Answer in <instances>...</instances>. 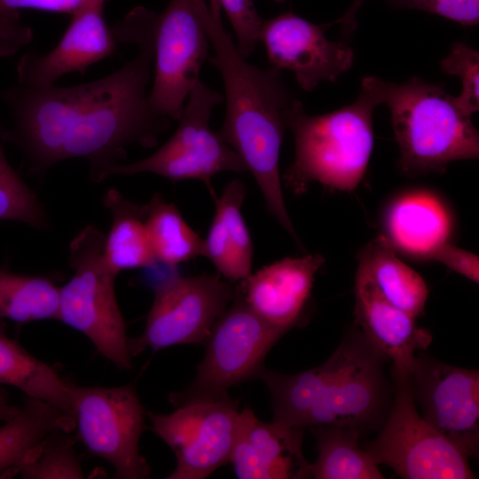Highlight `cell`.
I'll list each match as a JSON object with an SVG mask.
<instances>
[{"mask_svg": "<svg viewBox=\"0 0 479 479\" xmlns=\"http://www.w3.org/2000/svg\"><path fill=\"white\" fill-rule=\"evenodd\" d=\"M381 105L373 76H365L357 99L320 115L308 114L298 99L287 117L295 155L286 170L285 185L295 194L318 182L350 192L362 180L373 147V114Z\"/></svg>", "mask_w": 479, "mask_h": 479, "instance_id": "obj_3", "label": "cell"}, {"mask_svg": "<svg viewBox=\"0 0 479 479\" xmlns=\"http://www.w3.org/2000/svg\"><path fill=\"white\" fill-rule=\"evenodd\" d=\"M389 3L398 9L436 14L464 27L479 23V0H389Z\"/></svg>", "mask_w": 479, "mask_h": 479, "instance_id": "obj_34", "label": "cell"}, {"mask_svg": "<svg viewBox=\"0 0 479 479\" xmlns=\"http://www.w3.org/2000/svg\"><path fill=\"white\" fill-rule=\"evenodd\" d=\"M426 258L442 263L473 282L479 281L478 255L452 246L447 241L431 251Z\"/></svg>", "mask_w": 479, "mask_h": 479, "instance_id": "obj_36", "label": "cell"}, {"mask_svg": "<svg viewBox=\"0 0 479 479\" xmlns=\"http://www.w3.org/2000/svg\"><path fill=\"white\" fill-rule=\"evenodd\" d=\"M317 440L318 458L310 465V478L382 479L379 465L358 444L360 435L349 428L310 427Z\"/></svg>", "mask_w": 479, "mask_h": 479, "instance_id": "obj_27", "label": "cell"}, {"mask_svg": "<svg viewBox=\"0 0 479 479\" xmlns=\"http://www.w3.org/2000/svg\"><path fill=\"white\" fill-rule=\"evenodd\" d=\"M20 406L9 404H0V421H5L13 417L19 412Z\"/></svg>", "mask_w": 479, "mask_h": 479, "instance_id": "obj_39", "label": "cell"}, {"mask_svg": "<svg viewBox=\"0 0 479 479\" xmlns=\"http://www.w3.org/2000/svg\"><path fill=\"white\" fill-rule=\"evenodd\" d=\"M356 322L365 337L393 362L392 367L411 373L415 351L425 349L432 334L416 325L415 318L383 299L359 270L355 279Z\"/></svg>", "mask_w": 479, "mask_h": 479, "instance_id": "obj_19", "label": "cell"}, {"mask_svg": "<svg viewBox=\"0 0 479 479\" xmlns=\"http://www.w3.org/2000/svg\"><path fill=\"white\" fill-rule=\"evenodd\" d=\"M106 235L84 226L69 244L71 279L59 288L58 320L84 334L117 368L130 370L126 324L119 308L114 280L105 253Z\"/></svg>", "mask_w": 479, "mask_h": 479, "instance_id": "obj_5", "label": "cell"}, {"mask_svg": "<svg viewBox=\"0 0 479 479\" xmlns=\"http://www.w3.org/2000/svg\"><path fill=\"white\" fill-rule=\"evenodd\" d=\"M324 263L319 254L287 257L251 273L237 289L258 316L287 333L302 312Z\"/></svg>", "mask_w": 479, "mask_h": 479, "instance_id": "obj_18", "label": "cell"}, {"mask_svg": "<svg viewBox=\"0 0 479 479\" xmlns=\"http://www.w3.org/2000/svg\"><path fill=\"white\" fill-rule=\"evenodd\" d=\"M246 188L235 179L216 200V214L205 240L206 257L230 281H241L251 274L253 246L241 214Z\"/></svg>", "mask_w": 479, "mask_h": 479, "instance_id": "obj_20", "label": "cell"}, {"mask_svg": "<svg viewBox=\"0 0 479 479\" xmlns=\"http://www.w3.org/2000/svg\"><path fill=\"white\" fill-rule=\"evenodd\" d=\"M208 55V39L193 0H170L155 24V71L148 100L156 114L179 119Z\"/></svg>", "mask_w": 479, "mask_h": 479, "instance_id": "obj_13", "label": "cell"}, {"mask_svg": "<svg viewBox=\"0 0 479 479\" xmlns=\"http://www.w3.org/2000/svg\"><path fill=\"white\" fill-rule=\"evenodd\" d=\"M9 401V396L8 393L5 391V389L0 386V404H6Z\"/></svg>", "mask_w": 479, "mask_h": 479, "instance_id": "obj_40", "label": "cell"}, {"mask_svg": "<svg viewBox=\"0 0 479 479\" xmlns=\"http://www.w3.org/2000/svg\"><path fill=\"white\" fill-rule=\"evenodd\" d=\"M394 399L377 437L364 448L404 479H473L468 457L418 412L410 373L391 367Z\"/></svg>", "mask_w": 479, "mask_h": 479, "instance_id": "obj_7", "label": "cell"}, {"mask_svg": "<svg viewBox=\"0 0 479 479\" xmlns=\"http://www.w3.org/2000/svg\"><path fill=\"white\" fill-rule=\"evenodd\" d=\"M96 1L99 0H0V20L20 21L22 9L73 15Z\"/></svg>", "mask_w": 479, "mask_h": 479, "instance_id": "obj_35", "label": "cell"}, {"mask_svg": "<svg viewBox=\"0 0 479 479\" xmlns=\"http://www.w3.org/2000/svg\"><path fill=\"white\" fill-rule=\"evenodd\" d=\"M151 430L174 452L168 479H203L231 462L240 411L229 396L177 407L169 414L147 412Z\"/></svg>", "mask_w": 479, "mask_h": 479, "instance_id": "obj_12", "label": "cell"}, {"mask_svg": "<svg viewBox=\"0 0 479 479\" xmlns=\"http://www.w3.org/2000/svg\"><path fill=\"white\" fill-rule=\"evenodd\" d=\"M33 39V30L20 21L0 20V57L14 54Z\"/></svg>", "mask_w": 479, "mask_h": 479, "instance_id": "obj_37", "label": "cell"}, {"mask_svg": "<svg viewBox=\"0 0 479 479\" xmlns=\"http://www.w3.org/2000/svg\"><path fill=\"white\" fill-rule=\"evenodd\" d=\"M157 13L137 7L119 23L122 43L138 46L137 55L117 71L93 82L70 86L4 90L12 127L2 138L25 154L30 174L38 177L59 162L82 158L94 183L126 156V147L152 148L169 128V119L156 114L146 86L154 59Z\"/></svg>", "mask_w": 479, "mask_h": 479, "instance_id": "obj_1", "label": "cell"}, {"mask_svg": "<svg viewBox=\"0 0 479 479\" xmlns=\"http://www.w3.org/2000/svg\"><path fill=\"white\" fill-rule=\"evenodd\" d=\"M330 26L287 12L263 21L259 41L273 67L290 70L298 84L310 91L322 82H335L354 63L349 45L325 35Z\"/></svg>", "mask_w": 479, "mask_h": 479, "instance_id": "obj_15", "label": "cell"}, {"mask_svg": "<svg viewBox=\"0 0 479 479\" xmlns=\"http://www.w3.org/2000/svg\"><path fill=\"white\" fill-rule=\"evenodd\" d=\"M6 330L5 320H0V386L15 387L73 417L70 383L8 337Z\"/></svg>", "mask_w": 479, "mask_h": 479, "instance_id": "obj_25", "label": "cell"}, {"mask_svg": "<svg viewBox=\"0 0 479 479\" xmlns=\"http://www.w3.org/2000/svg\"><path fill=\"white\" fill-rule=\"evenodd\" d=\"M218 2L226 12L237 36V50L242 57H248L260 40L263 21L253 0H218Z\"/></svg>", "mask_w": 479, "mask_h": 479, "instance_id": "obj_33", "label": "cell"}, {"mask_svg": "<svg viewBox=\"0 0 479 479\" xmlns=\"http://www.w3.org/2000/svg\"><path fill=\"white\" fill-rule=\"evenodd\" d=\"M381 104L390 113L400 157L407 176L442 172L454 161L479 156V133L444 86L412 76L402 83L373 76Z\"/></svg>", "mask_w": 479, "mask_h": 479, "instance_id": "obj_4", "label": "cell"}, {"mask_svg": "<svg viewBox=\"0 0 479 479\" xmlns=\"http://www.w3.org/2000/svg\"><path fill=\"white\" fill-rule=\"evenodd\" d=\"M105 2L96 1L74 13L61 40L50 52L23 54L17 65L18 83L51 86L61 76L83 74L90 65L113 55L119 43L105 20Z\"/></svg>", "mask_w": 479, "mask_h": 479, "instance_id": "obj_16", "label": "cell"}, {"mask_svg": "<svg viewBox=\"0 0 479 479\" xmlns=\"http://www.w3.org/2000/svg\"><path fill=\"white\" fill-rule=\"evenodd\" d=\"M303 430L260 420L245 407L231 462L240 479L310 478V465L302 452Z\"/></svg>", "mask_w": 479, "mask_h": 479, "instance_id": "obj_17", "label": "cell"}, {"mask_svg": "<svg viewBox=\"0 0 479 479\" xmlns=\"http://www.w3.org/2000/svg\"><path fill=\"white\" fill-rule=\"evenodd\" d=\"M235 295L216 275L173 276L159 284L143 334L128 339L131 357L147 348L205 343L214 324Z\"/></svg>", "mask_w": 479, "mask_h": 479, "instance_id": "obj_11", "label": "cell"}, {"mask_svg": "<svg viewBox=\"0 0 479 479\" xmlns=\"http://www.w3.org/2000/svg\"><path fill=\"white\" fill-rule=\"evenodd\" d=\"M3 129L0 124V221H17L46 230L50 223L43 206L6 158Z\"/></svg>", "mask_w": 479, "mask_h": 479, "instance_id": "obj_31", "label": "cell"}, {"mask_svg": "<svg viewBox=\"0 0 479 479\" xmlns=\"http://www.w3.org/2000/svg\"><path fill=\"white\" fill-rule=\"evenodd\" d=\"M338 363L305 428L330 425L364 433L381 428L389 410L383 362L388 358L360 332L340 346Z\"/></svg>", "mask_w": 479, "mask_h": 479, "instance_id": "obj_10", "label": "cell"}, {"mask_svg": "<svg viewBox=\"0 0 479 479\" xmlns=\"http://www.w3.org/2000/svg\"><path fill=\"white\" fill-rule=\"evenodd\" d=\"M441 70L456 75L461 92L455 96L461 109L471 115L479 110V52L463 42H455L449 54L440 61Z\"/></svg>", "mask_w": 479, "mask_h": 479, "instance_id": "obj_32", "label": "cell"}, {"mask_svg": "<svg viewBox=\"0 0 479 479\" xmlns=\"http://www.w3.org/2000/svg\"><path fill=\"white\" fill-rule=\"evenodd\" d=\"M73 417L85 448L114 469V478H148L151 467L139 453L145 411L135 387L70 384Z\"/></svg>", "mask_w": 479, "mask_h": 479, "instance_id": "obj_9", "label": "cell"}, {"mask_svg": "<svg viewBox=\"0 0 479 479\" xmlns=\"http://www.w3.org/2000/svg\"><path fill=\"white\" fill-rule=\"evenodd\" d=\"M102 201L112 216L105 253L113 271L118 275L153 265L157 260L145 227L147 205L134 203L114 188L108 189Z\"/></svg>", "mask_w": 479, "mask_h": 479, "instance_id": "obj_24", "label": "cell"}, {"mask_svg": "<svg viewBox=\"0 0 479 479\" xmlns=\"http://www.w3.org/2000/svg\"><path fill=\"white\" fill-rule=\"evenodd\" d=\"M421 417L466 456L479 451V372L415 357L410 373Z\"/></svg>", "mask_w": 479, "mask_h": 479, "instance_id": "obj_14", "label": "cell"}, {"mask_svg": "<svg viewBox=\"0 0 479 479\" xmlns=\"http://www.w3.org/2000/svg\"><path fill=\"white\" fill-rule=\"evenodd\" d=\"M75 428L73 417L44 401L25 396L19 412L0 427V474L13 475L52 431L69 433Z\"/></svg>", "mask_w": 479, "mask_h": 479, "instance_id": "obj_23", "label": "cell"}, {"mask_svg": "<svg viewBox=\"0 0 479 479\" xmlns=\"http://www.w3.org/2000/svg\"><path fill=\"white\" fill-rule=\"evenodd\" d=\"M339 356L337 348L319 366L296 374L263 369L259 378L265 383L271 396L273 421L303 429L338 363Z\"/></svg>", "mask_w": 479, "mask_h": 479, "instance_id": "obj_26", "label": "cell"}, {"mask_svg": "<svg viewBox=\"0 0 479 479\" xmlns=\"http://www.w3.org/2000/svg\"><path fill=\"white\" fill-rule=\"evenodd\" d=\"M357 270L393 306L414 318L424 313L428 295L427 285L420 274L397 256L388 238L380 235L362 249Z\"/></svg>", "mask_w": 479, "mask_h": 479, "instance_id": "obj_22", "label": "cell"}, {"mask_svg": "<svg viewBox=\"0 0 479 479\" xmlns=\"http://www.w3.org/2000/svg\"><path fill=\"white\" fill-rule=\"evenodd\" d=\"M365 0H353L346 12L333 24H339L342 27V36L344 40L349 39L357 29V15Z\"/></svg>", "mask_w": 479, "mask_h": 479, "instance_id": "obj_38", "label": "cell"}, {"mask_svg": "<svg viewBox=\"0 0 479 479\" xmlns=\"http://www.w3.org/2000/svg\"><path fill=\"white\" fill-rule=\"evenodd\" d=\"M75 443L68 432L52 431L35 454L16 468L13 475L25 479L84 478Z\"/></svg>", "mask_w": 479, "mask_h": 479, "instance_id": "obj_30", "label": "cell"}, {"mask_svg": "<svg viewBox=\"0 0 479 479\" xmlns=\"http://www.w3.org/2000/svg\"><path fill=\"white\" fill-rule=\"evenodd\" d=\"M174 135L152 155L129 164H115L112 176L153 173L172 181L198 179L211 189V178L221 171L242 172L240 156L209 127L212 111L224 97L200 80L188 95Z\"/></svg>", "mask_w": 479, "mask_h": 479, "instance_id": "obj_8", "label": "cell"}, {"mask_svg": "<svg viewBox=\"0 0 479 479\" xmlns=\"http://www.w3.org/2000/svg\"><path fill=\"white\" fill-rule=\"evenodd\" d=\"M277 3H284L286 0H274Z\"/></svg>", "mask_w": 479, "mask_h": 479, "instance_id": "obj_41", "label": "cell"}, {"mask_svg": "<svg viewBox=\"0 0 479 479\" xmlns=\"http://www.w3.org/2000/svg\"><path fill=\"white\" fill-rule=\"evenodd\" d=\"M59 288L45 277L0 269V320L58 319Z\"/></svg>", "mask_w": 479, "mask_h": 479, "instance_id": "obj_29", "label": "cell"}, {"mask_svg": "<svg viewBox=\"0 0 479 479\" xmlns=\"http://www.w3.org/2000/svg\"><path fill=\"white\" fill-rule=\"evenodd\" d=\"M386 227L394 247L426 258L447 241L451 219L436 198L425 192H414L393 202L387 213Z\"/></svg>", "mask_w": 479, "mask_h": 479, "instance_id": "obj_21", "label": "cell"}, {"mask_svg": "<svg viewBox=\"0 0 479 479\" xmlns=\"http://www.w3.org/2000/svg\"><path fill=\"white\" fill-rule=\"evenodd\" d=\"M193 4L214 51L208 59L224 86L225 116L216 133L253 174L268 211L299 243L286 208L279 169L287 117L298 98L280 69H261L240 55L224 27L218 0H193Z\"/></svg>", "mask_w": 479, "mask_h": 479, "instance_id": "obj_2", "label": "cell"}, {"mask_svg": "<svg viewBox=\"0 0 479 479\" xmlns=\"http://www.w3.org/2000/svg\"><path fill=\"white\" fill-rule=\"evenodd\" d=\"M232 302L205 342V357L193 381L169 395L176 407L225 397L231 387L259 377L266 355L286 334L258 316L238 289Z\"/></svg>", "mask_w": 479, "mask_h": 479, "instance_id": "obj_6", "label": "cell"}, {"mask_svg": "<svg viewBox=\"0 0 479 479\" xmlns=\"http://www.w3.org/2000/svg\"><path fill=\"white\" fill-rule=\"evenodd\" d=\"M146 205L145 227L157 261L175 267L206 256L205 240L187 224L174 204L156 193Z\"/></svg>", "mask_w": 479, "mask_h": 479, "instance_id": "obj_28", "label": "cell"}]
</instances>
